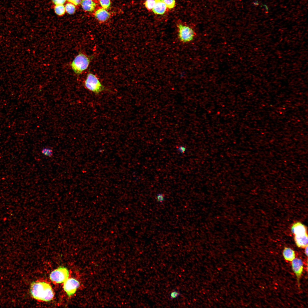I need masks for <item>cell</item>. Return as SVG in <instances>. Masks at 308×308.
I'll return each mask as SVG.
<instances>
[{"label": "cell", "instance_id": "9", "mask_svg": "<svg viewBox=\"0 0 308 308\" xmlns=\"http://www.w3.org/2000/svg\"><path fill=\"white\" fill-rule=\"evenodd\" d=\"M291 230L294 236H302L307 234L306 227L299 222L295 223L293 225Z\"/></svg>", "mask_w": 308, "mask_h": 308}, {"label": "cell", "instance_id": "8", "mask_svg": "<svg viewBox=\"0 0 308 308\" xmlns=\"http://www.w3.org/2000/svg\"><path fill=\"white\" fill-rule=\"evenodd\" d=\"M94 15L95 18L101 22H104L110 18V14L108 11L102 7L95 10Z\"/></svg>", "mask_w": 308, "mask_h": 308}, {"label": "cell", "instance_id": "21", "mask_svg": "<svg viewBox=\"0 0 308 308\" xmlns=\"http://www.w3.org/2000/svg\"><path fill=\"white\" fill-rule=\"evenodd\" d=\"M67 0H52L53 3L54 5H64Z\"/></svg>", "mask_w": 308, "mask_h": 308}, {"label": "cell", "instance_id": "1", "mask_svg": "<svg viewBox=\"0 0 308 308\" xmlns=\"http://www.w3.org/2000/svg\"><path fill=\"white\" fill-rule=\"evenodd\" d=\"M30 293L35 299L40 301H48L52 300L54 293L51 285L44 281L34 282L30 287Z\"/></svg>", "mask_w": 308, "mask_h": 308}, {"label": "cell", "instance_id": "2", "mask_svg": "<svg viewBox=\"0 0 308 308\" xmlns=\"http://www.w3.org/2000/svg\"><path fill=\"white\" fill-rule=\"evenodd\" d=\"M90 62L86 55L80 53L74 58L71 64L72 68L77 74H80L88 68Z\"/></svg>", "mask_w": 308, "mask_h": 308}, {"label": "cell", "instance_id": "7", "mask_svg": "<svg viewBox=\"0 0 308 308\" xmlns=\"http://www.w3.org/2000/svg\"><path fill=\"white\" fill-rule=\"evenodd\" d=\"M291 262L292 269L296 276L299 285V280L303 271V263L302 260L298 258H295Z\"/></svg>", "mask_w": 308, "mask_h": 308}, {"label": "cell", "instance_id": "23", "mask_svg": "<svg viewBox=\"0 0 308 308\" xmlns=\"http://www.w3.org/2000/svg\"><path fill=\"white\" fill-rule=\"evenodd\" d=\"M82 0H67L68 2L72 3L76 6H78L80 4Z\"/></svg>", "mask_w": 308, "mask_h": 308}, {"label": "cell", "instance_id": "3", "mask_svg": "<svg viewBox=\"0 0 308 308\" xmlns=\"http://www.w3.org/2000/svg\"><path fill=\"white\" fill-rule=\"evenodd\" d=\"M84 84L87 89L96 94L99 93L104 90V87L96 76L91 73L87 74Z\"/></svg>", "mask_w": 308, "mask_h": 308}, {"label": "cell", "instance_id": "14", "mask_svg": "<svg viewBox=\"0 0 308 308\" xmlns=\"http://www.w3.org/2000/svg\"><path fill=\"white\" fill-rule=\"evenodd\" d=\"M54 9L55 13L59 16H63L66 12L65 6L63 5H54Z\"/></svg>", "mask_w": 308, "mask_h": 308}, {"label": "cell", "instance_id": "19", "mask_svg": "<svg viewBox=\"0 0 308 308\" xmlns=\"http://www.w3.org/2000/svg\"><path fill=\"white\" fill-rule=\"evenodd\" d=\"M167 7L169 9L174 8L175 5V0H164Z\"/></svg>", "mask_w": 308, "mask_h": 308}, {"label": "cell", "instance_id": "22", "mask_svg": "<svg viewBox=\"0 0 308 308\" xmlns=\"http://www.w3.org/2000/svg\"><path fill=\"white\" fill-rule=\"evenodd\" d=\"M157 199L159 202H163L165 199L164 195L162 193L158 194L157 196Z\"/></svg>", "mask_w": 308, "mask_h": 308}, {"label": "cell", "instance_id": "10", "mask_svg": "<svg viewBox=\"0 0 308 308\" xmlns=\"http://www.w3.org/2000/svg\"><path fill=\"white\" fill-rule=\"evenodd\" d=\"M155 3L152 10L153 13L158 15H163L165 12L167 7L164 0H155Z\"/></svg>", "mask_w": 308, "mask_h": 308}, {"label": "cell", "instance_id": "20", "mask_svg": "<svg viewBox=\"0 0 308 308\" xmlns=\"http://www.w3.org/2000/svg\"><path fill=\"white\" fill-rule=\"evenodd\" d=\"M180 293L176 290H174L171 291L170 294V299L173 300L178 298L180 295Z\"/></svg>", "mask_w": 308, "mask_h": 308}, {"label": "cell", "instance_id": "13", "mask_svg": "<svg viewBox=\"0 0 308 308\" xmlns=\"http://www.w3.org/2000/svg\"><path fill=\"white\" fill-rule=\"evenodd\" d=\"M283 255L285 260L289 261H292L295 257V251L288 247H285L283 251Z\"/></svg>", "mask_w": 308, "mask_h": 308}, {"label": "cell", "instance_id": "4", "mask_svg": "<svg viewBox=\"0 0 308 308\" xmlns=\"http://www.w3.org/2000/svg\"><path fill=\"white\" fill-rule=\"evenodd\" d=\"M178 36L180 40L183 43H188L192 41L195 35V32L191 27L181 24L178 25Z\"/></svg>", "mask_w": 308, "mask_h": 308}, {"label": "cell", "instance_id": "16", "mask_svg": "<svg viewBox=\"0 0 308 308\" xmlns=\"http://www.w3.org/2000/svg\"><path fill=\"white\" fill-rule=\"evenodd\" d=\"M155 3V0H146L144 3L145 7L148 10H152Z\"/></svg>", "mask_w": 308, "mask_h": 308}, {"label": "cell", "instance_id": "26", "mask_svg": "<svg viewBox=\"0 0 308 308\" xmlns=\"http://www.w3.org/2000/svg\"><path fill=\"white\" fill-rule=\"evenodd\" d=\"M93 0V1H94L95 2L96 1H99V0Z\"/></svg>", "mask_w": 308, "mask_h": 308}, {"label": "cell", "instance_id": "24", "mask_svg": "<svg viewBox=\"0 0 308 308\" xmlns=\"http://www.w3.org/2000/svg\"><path fill=\"white\" fill-rule=\"evenodd\" d=\"M178 150L181 153H184L186 150V148L185 146H181L178 147L177 148Z\"/></svg>", "mask_w": 308, "mask_h": 308}, {"label": "cell", "instance_id": "12", "mask_svg": "<svg viewBox=\"0 0 308 308\" xmlns=\"http://www.w3.org/2000/svg\"><path fill=\"white\" fill-rule=\"evenodd\" d=\"M294 240L298 247L305 248L308 246V234L302 236H294Z\"/></svg>", "mask_w": 308, "mask_h": 308}, {"label": "cell", "instance_id": "11", "mask_svg": "<svg viewBox=\"0 0 308 308\" xmlns=\"http://www.w3.org/2000/svg\"><path fill=\"white\" fill-rule=\"evenodd\" d=\"M80 4L85 11L92 12L95 10L96 4L92 0H82Z\"/></svg>", "mask_w": 308, "mask_h": 308}, {"label": "cell", "instance_id": "25", "mask_svg": "<svg viewBox=\"0 0 308 308\" xmlns=\"http://www.w3.org/2000/svg\"><path fill=\"white\" fill-rule=\"evenodd\" d=\"M305 253L306 255L307 256H308V246H307L305 248Z\"/></svg>", "mask_w": 308, "mask_h": 308}, {"label": "cell", "instance_id": "15", "mask_svg": "<svg viewBox=\"0 0 308 308\" xmlns=\"http://www.w3.org/2000/svg\"><path fill=\"white\" fill-rule=\"evenodd\" d=\"M68 2L64 6L66 12L69 14L74 13L76 10V6L72 3Z\"/></svg>", "mask_w": 308, "mask_h": 308}, {"label": "cell", "instance_id": "6", "mask_svg": "<svg viewBox=\"0 0 308 308\" xmlns=\"http://www.w3.org/2000/svg\"><path fill=\"white\" fill-rule=\"evenodd\" d=\"M80 285L79 282L73 278H68L64 282L63 288L67 295L70 297L76 291Z\"/></svg>", "mask_w": 308, "mask_h": 308}, {"label": "cell", "instance_id": "17", "mask_svg": "<svg viewBox=\"0 0 308 308\" xmlns=\"http://www.w3.org/2000/svg\"><path fill=\"white\" fill-rule=\"evenodd\" d=\"M99 2L101 7L106 9H108L111 4L110 0H99Z\"/></svg>", "mask_w": 308, "mask_h": 308}, {"label": "cell", "instance_id": "5", "mask_svg": "<svg viewBox=\"0 0 308 308\" xmlns=\"http://www.w3.org/2000/svg\"><path fill=\"white\" fill-rule=\"evenodd\" d=\"M69 272L64 267H60L53 271L50 275V279L55 283H64L68 277Z\"/></svg>", "mask_w": 308, "mask_h": 308}, {"label": "cell", "instance_id": "18", "mask_svg": "<svg viewBox=\"0 0 308 308\" xmlns=\"http://www.w3.org/2000/svg\"><path fill=\"white\" fill-rule=\"evenodd\" d=\"M41 153L44 155L49 157H51L53 155V151L51 149L48 147L43 148L41 151Z\"/></svg>", "mask_w": 308, "mask_h": 308}]
</instances>
